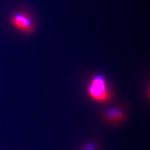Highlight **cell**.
I'll list each match as a JSON object with an SVG mask.
<instances>
[{"label":"cell","instance_id":"1","mask_svg":"<svg viewBox=\"0 0 150 150\" xmlns=\"http://www.w3.org/2000/svg\"><path fill=\"white\" fill-rule=\"evenodd\" d=\"M88 92L92 98L99 102L107 101L110 97L106 79L100 74L92 79Z\"/></svg>","mask_w":150,"mask_h":150},{"label":"cell","instance_id":"4","mask_svg":"<svg viewBox=\"0 0 150 150\" xmlns=\"http://www.w3.org/2000/svg\"><path fill=\"white\" fill-rule=\"evenodd\" d=\"M87 150H95V147H94L93 145H92L90 144L89 145H88L87 147V149H86Z\"/></svg>","mask_w":150,"mask_h":150},{"label":"cell","instance_id":"2","mask_svg":"<svg viewBox=\"0 0 150 150\" xmlns=\"http://www.w3.org/2000/svg\"><path fill=\"white\" fill-rule=\"evenodd\" d=\"M11 22L18 31L25 33H31L34 31L35 24L33 18L26 12H18L11 17Z\"/></svg>","mask_w":150,"mask_h":150},{"label":"cell","instance_id":"3","mask_svg":"<svg viewBox=\"0 0 150 150\" xmlns=\"http://www.w3.org/2000/svg\"><path fill=\"white\" fill-rule=\"evenodd\" d=\"M106 116L111 120L117 121L122 119L123 113L117 108H110L106 110Z\"/></svg>","mask_w":150,"mask_h":150}]
</instances>
